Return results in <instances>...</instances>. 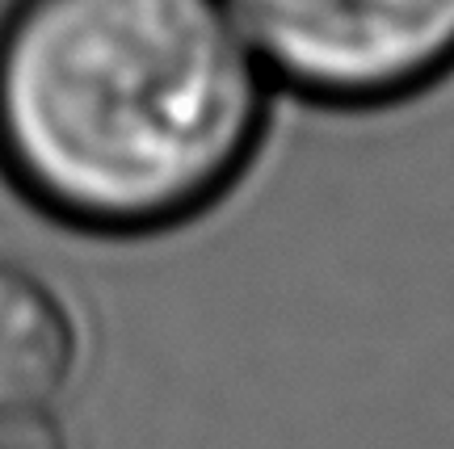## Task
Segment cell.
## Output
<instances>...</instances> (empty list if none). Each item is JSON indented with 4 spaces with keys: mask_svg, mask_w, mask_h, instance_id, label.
I'll return each mask as SVG.
<instances>
[{
    "mask_svg": "<svg viewBox=\"0 0 454 449\" xmlns=\"http://www.w3.org/2000/svg\"><path fill=\"white\" fill-rule=\"evenodd\" d=\"M278 89L223 0H9L0 181L93 240H152L244 185Z\"/></svg>",
    "mask_w": 454,
    "mask_h": 449,
    "instance_id": "cell-1",
    "label": "cell"
},
{
    "mask_svg": "<svg viewBox=\"0 0 454 449\" xmlns=\"http://www.w3.org/2000/svg\"><path fill=\"white\" fill-rule=\"evenodd\" d=\"M278 97L400 110L454 81V0H223Z\"/></svg>",
    "mask_w": 454,
    "mask_h": 449,
    "instance_id": "cell-2",
    "label": "cell"
},
{
    "mask_svg": "<svg viewBox=\"0 0 454 449\" xmlns=\"http://www.w3.org/2000/svg\"><path fill=\"white\" fill-rule=\"evenodd\" d=\"M81 361V328L43 273L0 257V412L51 407Z\"/></svg>",
    "mask_w": 454,
    "mask_h": 449,
    "instance_id": "cell-3",
    "label": "cell"
},
{
    "mask_svg": "<svg viewBox=\"0 0 454 449\" xmlns=\"http://www.w3.org/2000/svg\"><path fill=\"white\" fill-rule=\"evenodd\" d=\"M0 449H72L51 407L0 412Z\"/></svg>",
    "mask_w": 454,
    "mask_h": 449,
    "instance_id": "cell-4",
    "label": "cell"
}]
</instances>
